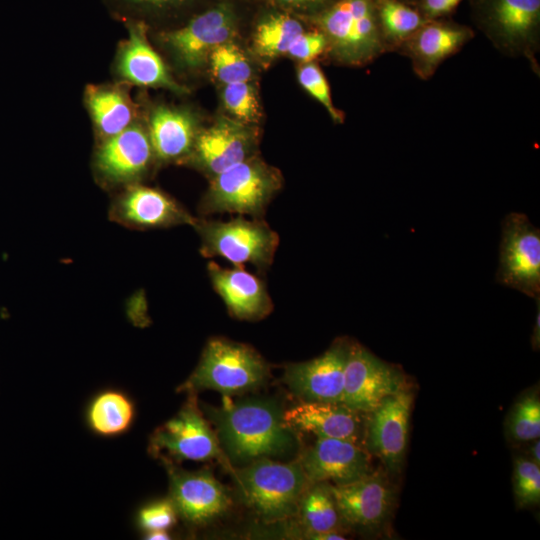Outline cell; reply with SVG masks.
I'll list each match as a JSON object with an SVG mask.
<instances>
[{
    "label": "cell",
    "instance_id": "cell-1",
    "mask_svg": "<svg viewBox=\"0 0 540 540\" xmlns=\"http://www.w3.org/2000/svg\"><path fill=\"white\" fill-rule=\"evenodd\" d=\"M203 408L215 425L220 447L232 461L280 456L295 446L293 431L284 425L283 413L272 401L232 402L225 396L221 407Z\"/></svg>",
    "mask_w": 540,
    "mask_h": 540
},
{
    "label": "cell",
    "instance_id": "cell-2",
    "mask_svg": "<svg viewBox=\"0 0 540 540\" xmlns=\"http://www.w3.org/2000/svg\"><path fill=\"white\" fill-rule=\"evenodd\" d=\"M312 19L326 37V53L340 64L363 66L387 52L374 0H335Z\"/></svg>",
    "mask_w": 540,
    "mask_h": 540
},
{
    "label": "cell",
    "instance_id": "cell-3",
    "mask_svg": "<svg viewBox=\"0 0 540 540\" xmlns=\"http://www.w3.org/2000/svg\"><path fill=\"white\" fill-rule=\"evenodd\" d=\"M281 186L279 170L255 155L210 179L199 213L228 212L261 219Z\"/></svg>",
    "mask_w": 540,
    "mask_h": 540
},
{
    "label": "cell",
    "instance_id": "cell-4",
    "mask_svg": "<svg viewBox=\"0 0 540 540\" xmlns=\"http://www.w3.org/2000/svg\"><path fill=\"white\" fill-rule=\"evenodd\" d=\"M472 19L501 53L523 57L539 75L540 0H470Z\"/></svg>",
    "mask_w": 540,
    "mask_h": 540
},
{
    "label": "cell",
    "instance_id": "cell-5",
    "mask_svg": "<svg viewBox=\"0 0 540 540\" xmlns=\"http://www.w3.org/2000/svg\"><path fill=\"white\" fill-rule=\"evenodd\" d=\"M268 375L267 363L248 345L212 338L196 369L177 391L189 394L212 389L230 396L260 387Z\"/></svg>",
    "mask_w": 540,
    "mask_h": 540
},
{
    "label": "cell",
    "instance_id": "cell-6",
    "mask_svg": "<svg viewBox=\"0 0 540 540\" xmlns=\"http://www.w3.org/2000/svg\"><path fill=\"white\" fill-rule=\"evenodd\" d=\"M245 504L267 521L297 513L298 502L310 485L299 462L284 464L260 458L233 472Z\"/></svg>",
    "mask_w": 540,
    "mask_h": 540
},
{
    "label": "cell",
    "instance_id": "cell-7",
    "mask_svg": "<svg viewBox=\"0 0 540 540\" xmlns=\"http://www.w3.org/2000/svg\"><path fill=\"white\" fill-rule=\"evenodd\" d=\"M193 227L200 237V253L204 257H222L236 267L251 264L260 271L266 270L279 245L278 234L262 218H197Z\"/></svg>",
    "mask_w": 540,
    "mask_h": 540
},
{
    "label": "cell",
    "instance_id": "cell-8",
    "mask_svg": "<svg viewBox=\"0 0 540 540\" xmlns=\"http://www.w3.org/2000/svg\"><path fill=\"white\" fill-rule=\"evenodd\" d=\"M149 452L162 462L217 459L232 474L234 472L216 434L198 408L195 393H189V398L179 412L153 432L149 440Z\"/></svg>",
    "mask_w": 540,
    "mask_h": 540
},
{
    "label": "cell",
    "instance_id": "cell-9",
    "mask_svg": "<svg viewBox=\"0 0 540 540\" xmlns=\"http://www.w3.org/2000/svg\"><path fill=\"white\" fill-rule=\"evenodd\" d=\"M497 281L528 297L540 296V231L523 213L502 222Z\"/></svg>",
    "mask_w": 540,
    "mask_h": 540
},
{
    "label": "cell",
    "instance_id": "cell-10",
    "mask_svg": "<svg viewBox=\"0 0 540 540\" xmlns=\"http://www.w3.org/2000/svg\"><path fill=\"white\" fill-rule=\"evenodd\" d=\"M237 34L235 14L228 4L217 5L184 26L160 33L159 39L175 63L184 70L201 68L217 46Z\"/></svg>",
    "mask_w": 540,
    "mask_h": 540
},
{
    "label": "cell",
    "instance_id": "cell-11",
    "mask_svg": "<svg viewBox=\"0 0 540 540\" xmlns=\"http://www.w3.org/2000/svg\"><path fill=\"white\" fill-rule=\"evenodd\" d=\"M407 387L400 368L381 360L360 343L349 341L341 403L367 414L384 398Z\"/></svg>",
    "mask_w": 540,
    "mask_h": 540
},
{
    "label": "cell",
    "instance_id": "cell-12",
    "mask_svg": "<svg viewBox=\"0 0 540 540\" xmlns=\"http://www.w3.org/2000/svg\"><path fill=\"white\" fill-rule=\"evenodd\" d=\"M414 394L404 388L384 398L366 414L364 448L379 458L386 472L401 473L409 437Z\"/></svg>",
    "mask_w": 540,
    "mask_h": 540
},
{
    "label": "cell",
    "instance_id": "cell-13",
    "mask_svg": "<svg viewBox=\"0 0 540 540\" xmlns=\"http://www.w3.org/2000/svg\"><path fill=\"white\" fill-rule=\"evenodd\" d=\"M156 161L147 129L135 122L122 132L100 141L94 155V170L108 186L139 183Z\"/></svg>",
    "mask_w": 540,
    "mask_h": 540
},
{
    "label": "cell",
    "instance_id": "cell-14",
    "mask_svg": "<svg viewBox=\"0 0 540 540\" xmlns=\"http://www.w3.org/2000/svg\"><path fill=\"white\" fill-rule=\"evenodd\" d=\"M257 148L258 132L254 126L222 116L200 129L189 161L211 179L257 155Z\"/></svg>",
    "mask_w": 540,
    "mask_h": 540
},
{
    "label": "cell",
    "instance_id": "cell-15",
    "mask_svg": "<svg viewBox=\"0 0 540 540\" xmlns=\"http://www.w3.org/2000/svg\"><path fill=\"white\" fill-rule=\"evenodd\" d=\"M169 475V498L178 516L190 525H205L230 507L227 490L208 471L189 472L164 461Z\"/></svg>",
    "mask_w": 540,
    "mask_h": 540
},
{
    "label": "cell",
    "instance_id": "cell-16",
    "mask_svg": "<svg viewBox=\"0 0 540 540\" xmlns=\"http://www.w3.org/2000/svg\"><path fill=\"white\" fill-rule=\"evenodd\" d=\"M329 487L340 518L349 525L376 531L389 520L396 495L385 472L372 471L352 483Z\"/></svg>",
    "mask_w": 540,
    "mask_h": 540
},
{
    "label": "cell",
    "instance_id": "cell-17",
    "mask_svg": "<svg viewBox=\"0 0 540 540\" xmlns=\"http://www.w3.org/2000/svg\"><path fill=\"white\" fill-rule=\"evenodd\" d=\"M349 341L336 340L322 355L285 367L284 381L301 401L341 403Z\"/></svg>",
    "mask_w": 540,
    "mask_h": 540
},
{
    "label": "cell",
    "instance_id": "cell-18",
    "mask_svg": "<svg viewBox=\"0 0 540 540\" xmlns=\"http://www.w3.org/2000/svg\"><path fill=\"white\" fill-rule=\"evenodd\" d=\"M298 462L310 483L346 485L372 472L370 454L363 446L337 438L317 437Z\"/></svg>",
    "mask_w": 540,
    "mask_h": 540
},
{
    "label": "cell",
    "instance_id": "cell-19",
    "mask_svg": "<svg viewBox=\"0 0 540 540\" xmlns=\"http://www.w3.org/2000/svg\"><path fill=\"white\" fill-rule=\"evenodd\" d=\"M128 37L119 45L115 74L125 83L151 88H163L176 94L189 90L177 82L161 56L147 38V26L142 21L127 24Z\"/></svg>",
    "mask_w": 540,
    "mask_h": 540
},
{
    "label": "cell",
    "instance_id": "cell-20",
    "mask_svg": "<svg viewBox=\"0 0 540 540\" xmlns=\"http://www.w3.org/2000/svg\"><path fill=\"white\" fill-rule=\"evenodd\" d=\"M110 213L117 222L137 229L193 226L197 219L168 194L140 183L126 186Z\"/></svg>",
    "mask_w": 540,
    "mask_h": 540
},
{
    "label": "cell",
    "instance_id": "cell-21",
    "mask_svg": "<svg viewBox=\"0 0 540 540\" xmlns=\"http://www.w3.org/2000/svg\"><path fill=\"white\" fill-rule=\"evenodd\" d=\"M447 18L428 20L397 50L410 59L414 73L422 80L431 78L447 58L474 37L469 26Z\"/></svg>",
    "mask_w": 540,
    "mask_h": 540
},
{
    "label": "cell",
    "instance_id": "cell-22",
    "mask_svg": "<svg viewBox=\"0 0 540 540\" xmlns=\"http://www.w3.org/2000/svg\"><path fill=\"white\" fill-rule=\"evenodd\" d=\"M282 418L284 425L293 432L347 440L364 447L366 414L343 403L301 401L286 410Z\"/></svg>",
    "mask_w": 540,
    "mask_h": 540
},
{
    "label": "cell",
    "instance_id": "cell-23",
    "mask_svg": "<svg viewBox=\"0 0 540 540\" xmlns=\"http://www.w3.org/2000/svg\"><path fill=\"white\" fill-rule=\"evenodd\" d=\"M207 270L214 290L233 317L255 321L272 311L266 285L256 275L243 267L225 268L214 262L208 264Z\"/></svg>",
    "mask_w": 540,
    "mask_h": 540
},
{
    "label": "cell",
    "instance_id": "cell-24",
    "mask_svg": "<svg viewBox=\"0 0 540 540\" xmlns=\"http://www.w3.org/2000/svg\"><path fill=\"white\" fill-rule=\"evenodd\" d=\"M147 133L156 161H189L200 131L196 115L182 107L158 105L149 116Z\"/></svg>",
    "mask_w": 540,
    "mask_h": 540
},
{
    "label": "cell",
    "instance_id": "cell-25",
    "mask_svg": "<svg viewBox=\"0 0 540 540\" xmlns=\"http://www.w3.org/2000/svg\"><path fill=\"white\" fill-rule=\"evenodd\" d=\"M85 103L101 141L136 122V106L121 86L89 85L85 90Z\"/></svg>",
    "mask_w": 540,
    "mask_h": 540
},
{
    "label": "cell",
    "instance_id": "cell-26",
    "mask_svg": "<svg viewBox=\"0 0 540 540\" xmlns=\"http://www.w3.org/2000/svg\"><path fill=\"white\" fill-rule=\"evenodd\" d=\"M135 417L133 401L118 390H105L89 403L86 421L92 432L113 437L125 433Z\"/></svg>",
    "mask_w": 540,
    "mask_h": 540
},
{
    "label": "cell",
    "instance_id": "cell-27",
    "mask_svg": "<svg viewBox=\"0 0 540 540\" xmlns=\"http://www.w3.org/2000/svg\"><path fill=\"white\" fill-rule=\"evenodd\" d=\"M374 4L387 52H397L400 46L428 21L416 7L398 0H374Z\"/></svg>",
    "mask_w": 540,
    "mask_h": 540
},
{
    "label": "cell",
    "instance_id": "cell-28",
    "mask_svg": "<svg viewBox=\"0 0 540 540\" xmlns=\"http://www.w3.org/2000/svg\"><path fill=\"white\" fill-rule=\"evenodd\" d=\"M305 536L337 530L341 520L329 483H310L297 507Z\"/></svg>",
    "mask_w": 540,
    "mask_h": 540
},
{
    "label": "cell",
    "instance_id": "cell-29",
    "mask_svg": "<svg viewBox=\"0 0 540 540\" xmlns=\"http://www.w3.org/2000/svg\"><path fill=\"white\" fill-rule=\"evenodd\" d=\"M303 31L304 25L298 19L285 13H273L258 23L252 46L259 57L271 60L286 55Z\"/></svg>",
    "mask_w": 540,
    "mask_h": 540
},
{
    "label": "cell",
    "instance_id": "cell-30",
    "mask_svg": "<svg viewBox=\"0 0 540 540\" xmlns=\"http://www.w3.org/2000/svg\"><path fill=\"white\" fill-rule=\"evenodd\" d=\"M208 62L212 76L220 84L228 85L252 80L253 67L234 40L213 49Z\"/></svg>",
    "mask_w": 540,
    "mask_h": 540
},
{
    "label": "cell",
    "instance_id": "cell-31",
    "mask_svg": "<svg viewBox=\"0 0 540 540\" xmlns=\"http://www.w3.org/2000/svg\"><path fill=\"white\" fill-rule=\"evenodd\" d=\"M222 102L231 118L254 125L261 118L258 93L251 81L223 85Z\"/></svg>",
    "mask_w": 540,
    "mask_h": 540
},
{
    "label": "cell",
    "instance_id": "cell-32",
    "mask_svg": "<svg viewBox=\"0 0 540 540\" xmlns=\"http://www.w3.org/2000/svg\"><path fill=\"white\" fill-rule=\"evenodd\" d=\"M508 432L518 442L539 439L540 399L537 391L526 393L515 403L508 421Z\"/></svg>",
    "mask_w": 540,
    "mask_h": 540
},
{
    "label": "cell",
    "instance_id": "cell-33",
    "mask_svg": "<svg viewBox=\"0 0 540 540\" xmlns=\"http://www.w3.org/2000/svg\"><path fill=\"white\" fill-rule=\"evenodd\" d=\"M297 79L301 87L327 110L334 122H343L344 115L334 106L329 83L318 64L313 61L301 63L297 70Z\"/></svg>",
    "mask_w": 540,
    "mask_h": 540
},
{
    "label": "cell",
    "instance_id": "cell-34",
    "mask_svg": "<svg viewBox=\"0 0 540 540\" xmlns=\"http://www.w3.org/2000/svg\"><path fill=\"white\" fill-rule=\"evenodd\" d=\"M513 487L520 508L540 503V465L531 459L518 457L514 461Z\"/></svg>",
    "mask_w": 540,
    "mask_h": 540
},
{
    "label": "cell",
    "instance_id": "cell-35",
    "mask_svg": "<svg viewBox=\"0 0 540 540\" xmlns=\"http://www.w3.org/2000/svg\"><path fill=\"white\" fill-rule=\"evenodd\" d=\"M176 508L168 497L156 500L143 506L137 516L138 526L147 532L168 530L177 520Z\"/></svg>",
    "mask_w": 540,
    "mask_h": 540
},
{
    "label": "cell",
    "instance_id": "cell-36",
    "mask_svg": "<svg viewBox=\"0 0 540 540\" xmlns=\"http://www.w3.org/2000/svg\"><path fill=\"white\" fill-rule=\"evenodd\" d=\"M327 40L320 30L303 31L291 44L287 55L301 63L315 60L327 51Z\"/></svg>",
    "mask_w": 540,
    "mask_h": 540
},
{
    "label": "cell",
    "instance_id": "cell-37",
    "mask_svg": "<svg viewBox=\"0 0 540 540\" xmlns=\"http://www.w3.org/2000/svg\"><path fill=\"white\" fill-rule=\"evenodd\" d=\"M115 5L126 11L166 10L187 4L191 0H113Z\"/></svg>",
    "mask_w": 540,
    "mask_h": 540
},
{
    "label": "cell",
    "instance_id": "cell-38",
    "mask_svg": "<svg viewBox=\"0 0 540 540\" xmlns=\"http://www.w3.org/2000/svg\"><path fill=\"white\" fill-rule=\"evenodd\" d=\"M461 0H420L416 8L426 20L449 17Z\"/></svg>",
    "mask_w": 540,
    "mask_h": 540
},
{
    "label": "cell",
    "instance_id": "cell-39",
    "mask_svg": "<svg viewBox=\"0 0 540 540\" xmlns=\"http://www.w3.org/2000/svg\"><path fill=\"white\" fill-rule=\"evenodd\" d=\"M276 4L288 8L324 9L335 0H271Z\"/></svg>",
    "mask_w": 540,
    "mask_h": 540
},
{
    "label": "cell",
    "instance_id": "cell-40",
    "mask_svg": "<svg viewBox=\"0 0 540 540\" xmlns=\"http://www.w3.org/2000/svg\"><path fill=\"white\" fill-rule=\"evenodd\" d=\"M310 539H316V540H343L345 539L344 535L340 533L338 530H331L323 533L313 534L309 536Z\"/></svg>",
    "mask_w": 540,
    "mask_h": 540
},
{
    "label": "cell",
    "instance_id": "cell-41",
    "mask_svg": "<svg viewBox=\"0 0 540 540\" xmlns=\"http://www.w3.org/2000/svg\"><path fill=\"white\" fill-rule=\"evenodd\" d=\"M539 303H538V310H537V316L535 319V325L533 329L532 334V346L535 350L539 348L540 344V313H539Z\"/></svg>",
    "mask_w": 540,
    "mask_h": 540
},
{
    "label": "cell",
    "instance_id": "cell-42",
    "mask_svg": "<svg viewBox=\"0 0 540 540\" xmlns=\"http://www.w3.org/2000/svg\"><path fill=\"white\" fill-rule=\"evenodd\" d=\"M533 444L530 448L531 460L540 465V441L539 439L533 440Z\"/></svg>",
    "mask_w": 540,
    "mask_h": 540
},
{
    "label": "cell",
    "instance_id": "cell-43",
    "mask_svg": "<svg viewBox=\"0 0 540 540\" xmlns=\"http://www.w3.org/2000/svg\"><path fill=\"white\" fill-rule=\"evenodd\" d=\"M169 538L167 530H155L146 533V539L150 540H163Z\"/></svg>",
    "mask_w": 540,
    "mask_h": 540
},
{
    "label": "cell",
    "instance_id": "cell-44",
    "mask_svg": "<svg viewBox=\"0 0 540 540\" xmlns=\"http://www.w3.org/2000/svg\"><path fill=\"white\" fill-rule=\"evenodd\" d=\"M398 1L416 7V5L418 4V2H419L420 0H398Z\"/></svg>",
    "mask_w": 540,
    "mask_h": 540
}]
</instances>
